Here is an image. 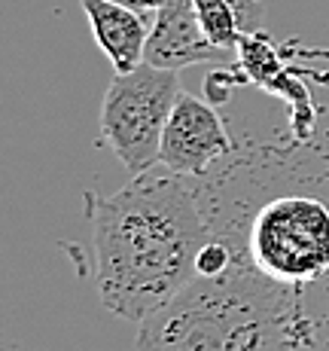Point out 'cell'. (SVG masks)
Segmentation results:
<instances>
[{"instance_id":"1","label":"cell","mask_w":329,"mask_h":351,"mask_svg":"<svg viewBox=\"0 0 329 351\" xmlns=\"http://www.w3.org/2000/svg\"><path fill=\"white\" fill-rule=\"evenodd\" d=\"M201 178L207 235L229 263L299 302L314 351H329V150L235 144Z\"/></svg>"},{"instance_id":"2","label":"cell","mask_w":329,"mask_h":351,"mask_svg":"<svg viewBox=\"0 0 329 351\" xmlns=\"http://www.w3.org/2000/svg\"><path fill=\"white\" fill-rule=\"evenodd\" d=\"M92 241L101 306L140 324L198 275L207 241L201 178L168 168L134 174L92 202Z\"/></svg>"},{"instance_id":"7","label":"cell","mask_w":329,"mask_h":351,"mask_svg":"<svg viewBox=\"0 0 329 351\" xmlns=\"http://www.w3.org/2000/svg\"><path fill=\"white\" fill-rule=\"evenodd\" d=\"M198 10V19L205 25L207 37L213 40V46H220L223 52L238 49V43L244 40V31L238 25V16H235L229 0H192Z\"/></svg>"},{"instance_id":"3","label":"cell","mask_w":329,"mask_h":351,"mask_svg":"<svg viewBox=\"0 0 329 351\" xmlns=\"http://www.w3.org/2000/svg\"><path fill=\"white\" fill-rule=\"evenodd\" d=\"M180 86V71L156 64H137L116 73L101 104V141L131 174H144L159 165L162 134Z\"/></svg>"},{"instance_id":"6","label":"cell","mask_w":329,"mask_h":351,"mask_svg":"<svg viewBox=\"0 0 329 351\" xmlns=\"http://www.w3.org/2000/svg\"><path fill=\"white\" fill-rule=\"evenodd\" d=\"M79 3L92 25V37L98 49L110 58L113 71L125 73L144 64L146 40L153 28V22H146V12L119 3V0H79Z\"/></svg>"},{"instance_id":"8","label":"cell","mask_w":329,"mask_h":351,"mask_svg":"<svg viewBox=\"0 0 329 351\" xmlns=\"http://www.w3.org/2000/svg\"><path fill=\"white\" fill-rule=\"evenodd\" d=\"M119 3H125V6H134V10H140V12H156L159 6L165 3V0H119Z\"/></svg>"},{"instance_id":"4","label":"cell","mask_w":329,"mask_h":351,"mask_svg":"<svg viewBox=\"0 0 329 351\" xmlns=\"http://www.w3.org/2000/svg\"><path fill=\"white\" fill-rule=\"evenodd\" d=\"M232 147L235 141L217 107L183 89L168 117L159 165L177 174H205L223 156H229Z\"/></svg>"},{"instance_id":"5","label":"cell","mask_w":329,"mask_h":351,"mask_svg":"<svg viewBox=\"0 0 329 351\" xmlns=\"http://www.w3.org/2000/svg\"><path fill=\"white\" fill-rule=\"evenodd\" d=\"M220 56H223V49L213 46V40L207 37L192 0H165L153 12V28L144 52L146 64L183 71L189 64L213 62Z\"/></svg>"}]
</instances>
